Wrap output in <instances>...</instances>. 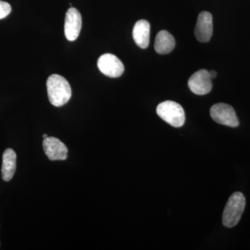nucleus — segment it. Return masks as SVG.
Wrapping results in <instances>:
<instances>
[{
    "instance_id": "nucleus-2",
    "label": "nucleus",
    "mask_w": 250,
    "mask_h": 250,
    "mask_svg": "<svg viewBox=\"0 0 250 250\" xmlns=\"http://www.w3.org/2000/svg\"><path fill=\"white\" fill-rule=\"evenodd\" d=\"M246 200L241 192H235L229 198L223 214V224L226 228H231L239 223L246 208Z\"/></svg>"
},
{
    "instance_id": "nucleus-1",
    "label": "nucleus",
    "mask_w": 250,
    "mask_h": 250,
    "mask_svg": "<svg viewBox=\"0 0 250 250\" xmlns=\"http://www.w3.org/2000/svg\"><path fill=\"white\" fill-rule=\"evenodd\" d=\"M47 90L49 102L57 107L65 105L72 97L70 83L63 77L57 74L47 79Z\"/></svg>"
},
{
    "instance_id": "nucleus-11",
    "label": "nucleus",
    "mask_w": 250,
    "mask_h": 250,
    "mask_svg": "<svg viewBox=\"0 0 250 250\" xmlns=\"http://www.w3.org/2000/svg\"><path fill=\"white\" fill-rule=\"evenodd\" d=\"M16 153L14 149H6L2 156L1 176L3 180L9 182L14 177L16 169Z\"/></svg>"
},
{
    "instance_id": "nucleus-5",
    "label": "nucleus",
    "mask_w": 250,
    "mask_h": 250,
    "mask_svg": "<svg viewBox=\"0 0 250 250\" xmlns=\"http://www.w3.org/2000/svg\"><path fill=\"white\" fill-rule=\"evenodd\" d=\"M98 67L102 73L111 78L121 77L125 70L123 62L112 54L102 55L98 59Z\"/></svg>"
},
{
    "instance_id": "nucleus-13",
    "label": "nucleus",
    "mask_w": 250,
    "mask_h": 250,
    "mask_svg": "<svg viewBox=\"0 0 250 250\" xmlns=\"http://www.w3.org/2000/svg\"><path fill=\"white\" fill-rule=\"evenodd\" d=\"M11 12V5L6 1H0V20L7 17Z\"/></svg>"
},
{
    "instance_id": "nucleus-12",
    "label": "nucleus",
    "mask_w": 250,
    "mask_h": 250,
    "mask_svg": "<svg viewBox=\"0 0 250 250\" xmlns=\"http://www.w3.org/2000/svg\"><path fill=\"white\" fill-rule=\"evenodd\" d=\"M175 47V40L168 31L162 30L158 33L154 42V49L157 53H170Z\"/></svg>"
},
{
    "instance_id": "nucleus-9",
    "label": "nucleus",
    "mask_w": 250,
    "mask_h": 250,
    "mask_svg": "<svg viewBox=\"0 0 250 250\" xmlns=\"http://www.w3.org/2000/svg\"><path fill=\"white\" fill-rule=\"evenodd\" d=\"M213 34V17L207 11H202L197 18L195 28V36L197 41L207 42L210 41Z\"/></svg>"
},
{
    "instance_id": "nucleus-3",
    "label": "nucleus",
    "mask_w": 250,
    "mask_h": 250,
    "mask_svg": "<svg viewBox=\"0 0 250 250\" xmlns=\"http://www.w3.org/2000/svg\"><path fill=\"white\" fill-rule=\"evenodd\" d=\"M156 113L161 119L174 127H181L185 123V112L179 104L165 101L158 105Z\"/></svg>"
},
{
    "instance_id": "nucleus-14",
    "label": "nucleus",
    "mask_w": 250,
    "mask_h": 250,
    "mask_svg": "<svg viewBox=\"0 0 250 250\" xmlns=\"http://www.w3.org/2000/svg\"><path fill=\"white\" fill-rule=\"evenodd\" d=\"M209 73L212 80L215 78V77L217 76L216 72L214 71V70H211V71L209 72Z\"/></svg>"
},
{
    "instance_id": "nucleus-8",
    "label": "nucleus",
    "mask_w": 250,
    "mask_h": 250,
    "mask_svg": "<svg viewBox=\"0 0 250 250\" xmlns=\"http://www.w3.org/2000/svg\"><path fill=\"white\" fill-rule=\"evenodd\" d=\"M44 152L49 160L64 161L67 158V147L60 140L47 137L42 143Z\"/></svg>"
},
{
    "instance_id": "nucleus-15",
    "label": "nucleus",
    "mask_w": 250,
    "mask_h": 250,
    "mask_svg": "<svg viewBox=\"0 0 250 250\" xmlns=\"http://www.w3.org/2000/svg\"><path fill=\"white\" fill-rule=\"evenodd\" d=\"M47 137H48V136H47V135L46 134H43V136H42V138H43L44 139H47Z\"/></svg>"
},
{
    "instance_id": "nucleus-10",
    "label": "nucleus",
    "mask_w": 250,
    "mask_h": 250,
    "mask_svg": "<svg viewBox=\"0 0 250 250\" xmlns=\"http://www.w3.org/2000/svg\"><path fill=\"white\" fill-rule=\"evenodd\" d=\"M150 38V24L146 20H141L135 24L133 29V39L136 45L142 49L149 46Z\"/></svg>"
},
{
    "instance_id": "nucleus-6",
    "label": "nucleus",
    "mask_w": 250,
    "mask_h": 250,
    "mask_svg": "<svg viewBox=\"0 0 250 250\" xmlns=\"http://www.w3.org/2000/svg\"><path fill=\"white\" fill-rule=\"evenodd\" d=\"M211 77L208 70L202 69L195 72L189 79L188 84L192 93L197 95H205L212 89Z\"/></svg>"
},
{
    "instance_id": "nucleus-4",
    "label": "nucleus",
    "mask_w": 250,
    "mask_h": 250,
    "mask_svg": "<svg viewBox=\"0 0 250 250\" xmlns=\"http://www.w3.org/2000/svg\"><path fill=\"white\" fill-rule=\"evenodd\" d=\"M210 114L213 121L218 124L230 127H237L239 121L236 111L232 106L225 103H218L213 105L210 110Z\"/></svg>"
},
{
    "instance_id": "nucleus-7",
    "label": "nucleus",
    "mask_w": 250,
    "mask_h": 250,
    "mask_svg": "<svg viewBox=\"0 0 250 250\" xmlns=\"http://www.w3.org/2000/svg\"><path fill=\"white\" fill-rule=\"evenodd\" d=\"M82 26V19L80 13L75 8H70L65 14L64 25V32L67 40H76L80 35Z\"/></svg>"
}]
</instances>
